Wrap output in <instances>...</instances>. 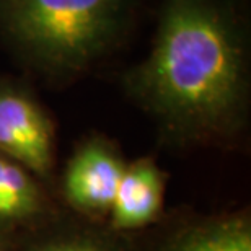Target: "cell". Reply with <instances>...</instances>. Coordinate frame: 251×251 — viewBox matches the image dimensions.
<instances>
[{
    "label": "cell",
    "mask_w": 251,
    "mask_h": 251,
    "mask_svg": "<svg viewBox=\"0 0 251 251\" xmlns=\"http://www.w3.org/2000/svg\"><path fill=\"white\" fill-rule=\"evenodd\" d=\"M247 0H162L152 48L123 75L126 95L176 149H233L250 124Z\"/></svg>",
    "instance_id": "6da1fadb"
},
{
    "label": "cell",
    "mask_w": 251,
    "mask_h": 251,
    "mask_svg": "<svg viewBox=\"0 0 251 251\" xmlns=\"http://www.w3.org/2000/svg\"><path fill=\"white\" fill-rule=\"evenodd\" d=\"M144 0H0V38L51 83L90 72L119 48Z\"/></svg>",
    "instance_id": "7a4b0ae2"
},
{
    "label": "cell",
    "mask_w": 251,
    "mask_h": 251,
    "mask_svg": "<svg viewBox=\"0 0 251 251\" xmlns=\"http://www.w3.org/2000/svg\"><path fill=\"white\" fill-rule=\"evenodd\" d=\"M0 152L54 188L57 175L56 121L25 80L3 74H0Z\"/></svg>",
    "instance_id": "3957f363"
},
{
    "label": "cell",
    "mask_w": 251,
    "mask_h": 251,
    "mask_svg": "<svg viewBox=\"0 0 251 251\" xmlns=\"http://www.w3.org/2000/svg\"><path fill=\"white\" fill-rule=\"evenodd\" d=\"M126 163L116 140L101 132L87 134L57 170L52 189L59 205L80 217L106 222Z\"/></svg>",
    "instance_id": "277c9868"
},
{
    "label": "cell",
    "mask_w": 251,
    "mask_h": 251,
    "mask_svg": "<svg viewBox=\"0 0 251 251\" xmlns=\"http://www.w3.org/2000/svg\"><path fill=\"white\" fill-rule=\"evenodd\" d=\"M137 242L140 251H251V214L175 210L137 233Z\"/></svg>",
    "instance_id": "5b68a950"
},
{
    "label": "cell",
    "mask_w": 251,
    "mask_h": 251,
    "mask_svg": "<svg viewBox=\"0 0 251 251\" xmlns=\"http://www.w3.org/2000/svg\"><path fill=\"white\" fill-rule=\"evenodd\" d=\"M168 175L153 157L127 160L106 225L114 232L137 235L160 222L165 212Z\"/></svg>",
    "instance_id": "8992f818"
},
{
    "label": "cell",
    "mask_w": 251,
    "mask_h": 251,
    "mask_svg": "<svg viewBox=\"0 0 251 251\" xmlns=\"http://www.w3.org/2000/svg\"><path fill=\"white\" fill-rule=\"evenodd\" d=\"M13 251H140L137 235L119 233L65 209L15 238Z\"/></svg>",
    "instance_id": "52a82bcc"
},
{
    "label": "cell",
    "mask_w": 251,
    "mask_h": 251,
    "mask_svg": "<svg viewBox=\"0 0 251 251\" xmlns=\"http://www.w3.org/2000/svg\"><path fill=\"white\" fill-rule=\"evenodd\" d=\"M61 209L54 191L0 152V237L15 240Z\"/></svg>",
    "instance_id": "ba28073f"
},
{
    "label": "cell",
    "mask_w": 251,
    "mask_h": 251,
    "mask_svg": "<svg viewBox=\"0 0 251 251\" xmlns=\"http://www.w3.org/2000/svg\"><path fill=\"white\" fill-rule=\"evenodd\" d=\"M15 248V240L0 237V251H13Z\"/></svg>",
    "instance_id": "9c48e42d"
}]
</instances>
